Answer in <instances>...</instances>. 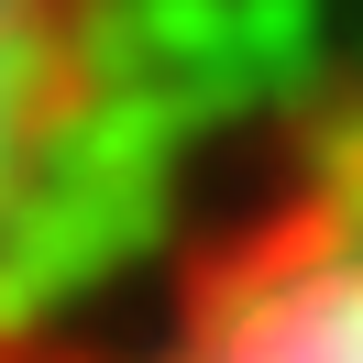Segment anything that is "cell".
<instances>
[{
    "mask_svg": "<svg viewBox=\"0 0 363 363\" xmlns=\"http://www.w3.org/2000/svg\"><path fill=\"white\" fill-rule=\"evenodd\" d=\"M143 177V0H0V352L121 275Z\"/></svg>",
    "mask_w": 363,
    "mask_h": 363,
    "instance_id": "cell-1",
    "label": "cell"
},
{
    "mask_svg": "<svg viewBox=\"0 0 363 363\" xmlns=\"http://www.w3.org/2000/svg\"><path fill=\"white\" fill-rule=\"evenodd\" d=\"M177 352H363V99L319 111L165 253Z\"/></svg>",
    "mask_w": 363,
    "mask_h": 363,
    "instance_id": "cell-2",
    "label": "cell"
}]
</instances>
